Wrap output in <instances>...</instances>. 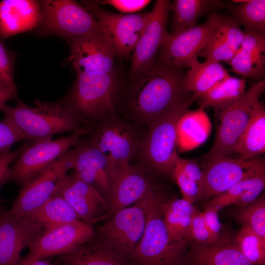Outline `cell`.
<instances>
[{
	"label": "cell",
	"mask_w": 265,
	"mask_h": 265,
	"mask_svg": "<svg viewBox=\"0 0 265 265\" xmlns=\"http://www.w3.org/2000/svg\"><path fill=\"white\" fill-rule=\"evenodd\" d=\"M15 106L4 105L0 110L5 120L20 132L24 139L32 143L52 139L53 135L74 132L87 126L79 120L60 100L34 101L28 106L19 98Z\"/></svg>",
	"instance_id": "cell-3"
},
{
	"label": "cell",
	"mask_w": 265,
	"mask_h": 265,
	"mask_svg": "<svg viewBox=\"0 0 265 265\" xmlns=\"http://www.w3.org/2000/svg\"><path fill=\"white\" fill-rule=\"evenodd\" d=\"M187 67L189 70L186 73L185 86L196 100L219 82L230 76L220 62L211 60H206L201 63L195 57L189 62Z\"/></svg>",
	"instance_id": "cell-27"
},
{
	"label": "cell",
	"mask_w": 265,
	"mask_h": 265,
	"mask_svg": "<svg viewBox=\"0 0 265 265\" xmlns=\"http://www.w3.org/2000/svg\"><path fill=\"white\" fill-rule=\"evenodd\" d=\"M81 140L73 149V173L107 198L110 186L109 163L103 154L88 139Z\"/></svg>",
	"instance_id": "cell-20"
},
{
	"label": "cell",
	"mask_w": 265,
	"mask_h": 265,
	"mask_svg": "<svg viewBox=\"0 0 265 265\" xmlns=\"http://www.w3.org/2000/svg\"><path fill=\"white\" fill-rule=\"evenodd\" d=\"M232 240L253 265H265V239L250 228L242 226Z\"/></svg>",
	"instance_id": "cell-34"
},
{
	"label": "cell",
	"mask_w": 265,
	"mask_h": 265,
	"mask_svg": "<svg viewBox=\"0 0 265 265\" xmlns=\"http://www.w3.org/2000/svg\"><path fill=\"white\" fill-rule=\"evenodd\" d=\"M74 164V151L70 149L23 186L9 212L19 217L29 215L55 194Z\"/></svg>",
	"instance_id": "cell-13"
},
{
	"label": "cell",
	"mask_w": 265,
	"mask_h": 265,
	"mask_svg": "<svg viewBox=\"0 0 265 265\" xmlns=\"http://www.w3.org/2000/svg\"><path fill=\"white\" fill-rule=\"evenodd\" d=\"M98 21L115 57L128 58L133 52L149 19L151 11L132 14L106 11L94 0L80 3Z\"/></svg>",
	"instance_id": "cell-11"
},
{
	"label": "cell",
	"mask_w": 265,
	"mask_h": 265,
	"mask_svg": "<svg viewBox=\"0 0 265 265\" xmlns=\"http://www.w3.org/2000/svg\"><path fill=\"white\" fill-rule=\"evenodd\" d=\"M40 12L39 1L35 0H3L0 1V38L35 29Z\"/></svg>",
	"instance_id": "cell-22"
},
{
	"label": "cell",
	"mask_w": 265,
	"mask_h": 265,
	"mask_svg": "<svg viewBox=\"0 0 265 265\" xmlns=\"http://www.w3.org/2000/svg\"><path fill=\"white\" fill-rule=\"evenodd\" d=\"M94 1L98 5L107 4L113 6L122 12L132 14L145 8L151 2V0H96Z\"/></svg>",
	"instance_id": "cell-41"
},
{
	"label": "cell",
	"mask_w": 265,
	"mask_h": 265,
	"mask_svg": "<svg viewBox=\"0 0 265 265\" xmlns=\"http://www.w3.org/2000/svg\"><path fill=\"white\" fill-rule=\"evenodd\" d=\"M24 140L15 127L4 119L0 120V153L10 151L14 144Z\"/></svg>",
	"instance_id": "cell-40"
},
{
	"label": "cell",
	"mask_w": 265,
	"mask_h": 265,
	"mask_svg": "<svg viewBox=\"0 0 265 265\" xmlns=\"http://www.w3.org/2000/svg\"><path fill=\"white\" fill-rule=\"evenodd\" d=\"M245 88L244 79L230 76L197 100L200 103V106L212 108L217 117L223 109L241 96Z\"/></svg>",
	"instance_id": "cell-31"
},
{
	"label": "cell",
	"mask_w": 265,
	"mask_h": 265,
	"mask_svg": "<svg viewBox=\"0 0 265 265\" xmlns=\"http://www.w3.org/2000/svg\"><path fill=\"white\" fill-rule=\"evenodd\" d=\"M55 194L62 196L80 219L86 223L91 225L106 217L108 210L107 199L73 173L67 174L62 180Z\"/></svg>",
	"instance_id": "cell-18"
},
{
	"label": "cell",
	"mask_w": 265,
	"mask_h": 265,
	"mask_svg": "<svg viewBox=\"0 0 265 265\" xmlns=\"http://www.w3.org/2000/svg\"><path fill=\"white\" fill-rule=\"evenodd\" d=\"M244 32L241 47L228 64L232 71L238 75L261 79L265 74V34Z\"/></svg>",
	"instance_id": "cell-23"
},
{
	"label": "cell",
	"mask_w": 265,
	"mask_h": 265,
	"mask_svg": "<svg viewBox=\"0 0 265 265\" xmlns=\"http://www.w3.org/2000/svg\"><path fill=\"white\" fill-rule=\"evenodd\" d=\"M58 258L64 265H130L127 255L95 236Z\"/></svg>",
	"instance_id": "cell-24"
},
{
	"label": "cell",
	"mask_w": 265,
	"mask_h": 265,
	"mask_svg": "<svg viewBox=\"0 0 265 265\" xmlns=\"http://www.w3.org/2000/svg\"><path fill=\"white\" fill-rule=\"evenodd\" d=\"M236 219L242 225L250 228L265 239V197L261 194L250 204L238 207Z\"/></svg>",
	"instance_id": "cell-35"
},
{
	"label": "cell",
	"mask_w": 265,
	"mask_h": 265,
	"mask_svg": "<svg viewBox=\"0 0 265 265\" xmlns=\"http://www.w3.org/2000/svg\"><path fill=\"white\" fill-rule=\"evenodd\" d=\"M40 36L55 35L65 39L105 35L98 21L80 3L73 0H39Z\"/></svg>",
	"instance_id": "cell-6"
},
{
	"label": "cell",
	"mask_w": 265,
	"mask_h": 265,
	"mask_svg": "<svg viewBox=\"0 0 265 265\" xmlns=\"http://www.w3.org/2000/svg\"><path fill=\"white\" fill-rule=\"evenodd\" d=\"M110 186L106 219L117 211L138 202L154 190L144 169L130 163L109 166Z\"/></svg>",
	"instance_id": "cell-15"
},
{
	"label": "cell",
	"mask_w": 265,
	"mask_h": 265,
	"mask_svg": "<svg viewBox=\"0 0 265 265\" xmlns=\"http://www.w3.org/2000/svg\"><path fill=\"white\" fill-rule=\"evenodd\" d=\"M26 144L14 151L0 153V187L6 182L10 165L13 163L24 151Z\"/></svg>",
	"instance_id": "cell-43"
},
{
	"label": "cell",
	"mask_w": 265,
	"mask_h": 265,
	"mask_svg": "<svg viewBox=\"0 0 265 265\" xmlns=\"http://www.w3.org/2000/svg\"><path fill=\"white\" fill-rule=\"evenodd\" d=\"M92 129L87 125L67 136L26 144L24 151L9 167L6 182L24 186L75 147L81 137L89 133Z\"/></svg>",
	"instance_id": "cell-8"
},
{
	"label": "cell",
	"mask_w": 265,
	"mask_h": 265,
	"mask_svg": "<svg viewBox=\"0 0 265 265\" xmlns=\"http://www.w3.org/2000/svg\"><path fill=\"white\" fill-rule=\"evenodd\" d=\"M231 17L245 28V31L265 33V0H246L240 4H224Z\"/></svg>",
	"instance_id": "cell-33"
},
{
	"label": "cell",
	"mask_w": 265,
	"mask_h": 265,
	"mask_svg": "<svg viewBox=\"0 0 265 265\" xmlns=\"http://www.w3.org/2000/svg\"><path fill=\"white\" fill-rule=\"evenodd\" d=\"M204 160L203 179L198 201L207 202L245 179L265 174L263 157L242 159L221 156Z\"/></svg>",
	"instance_id": "cell-9"
},
{
	"label": "cell",
	"mask_w": 265,
	"mask_h": 265,
	"mask_svg": "<svg viewBox=\"0 0 265 265\" xmlns=\"http://www.w3.org/2000/svg\"><path fill=\"white\" fill-rule=\"evenodd\" d=\"M186 73L157 54L148 68L125 83L119 107L126 118L148 127L192 96L185 86Z\"/></svg>",
	"instance_id": "cell-2"
},
{
	"label": "cell",
	"mask_w": 265,
	"mask_h": 265,
	"mask_svg": "<svg viewBox=\"0 0 265 265\" xmlns=\"http://www.w3.org/2000/svg\"><path fill=\"white\" fill-rule=\"evenodd\" d=\"M203 217L211 237L212 243L217 241L221 238V223L219 218L218 212L212 209H205Z\"/></svg>",
	"instance_id": "cell-42"
},
{
	"label": "cell",
	"mask_w": 265,
	"mask_h": 265,
	"mask_svg": "<svg viewBox=\"0 0 265 265\" xmlns=\"http://www.w3.org/2000/svg\"><path fill=\"white\" fill-rule=\"evenodd\" d=\"M96 236L91 225L79 220L45 229L28 246L27 255L19 265L60 256L87 242Z\"/></svg>",
	"instance_id": "cell-14"
},
{
	"label": "cell",
	"mask_w": 265,
	"mask_h": 265,
	"mask_svg": "<svg viewBox=\"0 0 265 265\" xmlns=\"http://www.w3.org/2000/svg\"><path fill=\"white\" fill-rule=\"evenodd\" d=\"M171 4L172 2L168 0L156 1L149 19L132 52L128 80L136 78L156 58L168 33L167 25Z\"/></svg>",
	"instance_id": "cell-16"
},
{
	"label": "cell",
	"mask_w": 265,
	"mask_h": 265,
	"mask_svg": "<svg viewBox=\"0 0 265 265\" xmlns=\"http://www.w3.org/2000/svg\"><path fill=\"white\" fill-rule=\"evenodd\" d=\"M138 127L118 114H112L97 123L87 139L103 154L110 166L126 164L138 153L143 137Z\"/></svg>",
	"instance_id": "cell-7"
},
{
	"label": "cell",
	"mask_w": 265,
	"mask_h": 265,
	"mask_svg": "<svg viewBox=\"0 0 265 265\" xmlns=\"http://www.w3.org/2000/svg\"><path fill=\"white\" fill-rule=\"evenodd\" d=\"M178 185L183 198L192 204L198 201L199 187L196 183L187 177L180 169L173 167L170 174Z\"/></svg>",
	"instance_id": "cell-37"
},
{
	"label": "cell",
	"mask_w": 265,
	"mask_h": 265,
	"mask_svg": "<svg viewBox=\"0 0 265 265\" xmlns=\"http://www.w3.org/2000/svg\"><path fill=\"white\" fill-rule=\"evenodd\" d=\"M265 187V174L245 179L206 202L205 209L219 212L230 206L244 207L258 198Z\"/></svg>",
	"instance_id": "cell-28"
},
{
	"label": "cell",
	"mask_w": 265,
	"mask_h": 265,
	"mask_svg": "<svg viewBox=\"0 0 265 265\" xmlns=\"http://www.w3.org/2000/svg\"><path fill=\"white\" fill-rule=\"evenodd\" d=\"M26 218L41 225L44 229L80 220L68 202L55 194Z\"/></svg>",
	"instance_id": "cell-32"
},
{
	"label": "cell",
	"mask_w": 265,
	"mask_h": 265,
	"mask_svg": "<svg viewBox=\"0 0 265 265\" xmlns=\"http://www.w3.org/2000/svg\"><path fill=\"white\" fill-rule=\"evenodd\" d=\"M244 37V32L236 20L219 14L209 41L198 56L228 63L240 48Z\"/></svg>",
	"instance_id": "cell-21"
},
{
	"label": "cell",
	"mask_w": 265,
	"mask_h": 265,
	"mask_svg": "<svg viewBox=\"0 0 265 265\" xmlns=\"http://www.w3.org/2000/svg\"><path fill=\"white\" fill-rule=\"evenodd\" d=\"M16 53L9 50L0 38V84L18 97L14 80V63Z\"/></svg>",
	"instance_id": "cell-36"
},
{
	"label": "cell",
	"mask_w": 265,
	"mask_h": 265,
	"mask_svg": "<svg viewBox=\"0 0 265 265\" xmlns=\"http://www.w3.org/2000/svg\"><path fill=\"white\" fill-rule=\"evenodd\" d=\"M173 167L180 169L187 177L196 183L200 189L203 179V171L196 161L184 159L177 154L174 159Z\"/></svg>",
	"instance_id": "cell-39"
},
{
	"label": "cell",
	"mask_w": 265,
	"mask_h": 265,
	"mask_svg": "<svg viewBox=\"0 0 265 265\" xmlns=\"http://www.w3.org/2000/svg\"><path fill=\"white\" fill-rule=\"evenodd\" d=\"M189 241L200 245L212 244L211 237L205 224L202 212L198 210L193 215L190 224L188 234Z\"/></svg>",
	"instance_id": "cell-38"
},
{
	"label": "cell",
	"mask_w": 265,
	"mask_h": 265,
	"mask_svg": "<svg viewBox=\"0 0 265 265\" xmlns=\"http://www.w3.org/2000/svg\"><path fill=\"white\" fill-rule=\"evenodd\" d=\"M161 214L170 236L173 240L188 242L191 219L198 210L186 200L172 198L160 202Z\"/></svg>",
	"instance_id": "cell-29"
},
{
	"label": "cell",
	"mask_w": 265,
	"mask_h": 265,
	"mask_svg": "<svg viewBox=\"0 0 265 265\" xmlns=\"http://www.w3.org/2000/svg\"><path fill=\"white\" fill-rule=\"evenodd\" d=\"M218 0H175L171 4L172 32L183 31L196 26L198 19L205 14L216 12L223 8Z\"/></svg>",
	"instance_id": "cell-30"
},
{
	"label": "cell",
	"mask_w": 265,
	"mask_h": 265,
	"mask_svg": "<svg viewBox=\"0 0 265 265\" xmlns=\"http://www.w3.org/2000/svg\"><path fill=\"white\" fill-rule=\"evenodd\" d=\"M161 200L154 190L148 195L146 222L140 240L128 257L130 265H184L186 242L172 239L163 220Z\"/></svg>",
	"instance_id": "cell-4"
},
{
	"label": "cell",
	"mask_w": 265,
	"mask_h": 265,
	"mask_svg": "<svg viewBox=\"0 0 265 265\" xmlns=\"http://www.w3.org/2000/svg\"><path fill=\"white\" fill-rule=\"evenodd\" d=\"M39 224L9 212L0 216V265H19L23 249L44 231Z\"/></svg>",
	"instance_id": "cell-19"
},
{
	"label": "cell",
	"mask_w": 265,
	"mask_h": 265,
	"mask_svg": "<svg viewBox=\"0 0 265 265\" xmlns=\"http://www.w3.org/2000/svg\"><path fill=\"white\" fill-rule=\"evenodd\" d=\"M149 193L132 206L107 218L96 232V238L129 257L145 229Z\"/></svg>",
	"instance_id": "cell-12"
},
{
	"label": "cell",
	"mask_w": 265,
	"mask_h": 265,
	"mask_svg": "<svg viewBox=\"0 0 265 265\" xmlns=\"http://www.w3.org/2000/svg\"><path fill=\"white\" fill-rule=\"evenodd\" d=\"M265 153V108L259 101L254 106L234 153L242 159L257 158Z\"/></svg>",
	"instance_id": "cell-26"
},
{
	"label": "cell",
	"mask_w": 265,
	"mask_h": 265,
	"mask_svg": "<svg viewBox=\"0 0 265 265\" xmlns=\"http://www.w3.org/2000/svg\"><path fill=\"white\" fill-rule=\"evenodd\" d=\"M186 262L190 265H253L232 240L221 238L212 244L193 243Z\"/></svg>",
	"instance_id": "cell-25"
},
{
	"label": "cell",
	"mask_w": 265,
	"mask_h": 265,
	"mask_svg": "<svg viewBox=\"0 0 265 265\" xmlns=\"http://www.w3.org/2000/svg\"><path fill=\"white\" fill-rule=\"evenodd\" d=\"M75 80L60 100L83 124L91 126L117 114L126 81L105 35L66 39Z\"/></svg>",
	"instance_id": "cell-1"
},
{
	"label": "cell",
	"mask_w": 265,
	"mask_h": 265,
	"mask_svg": "<svg viewBox=\"0 0 265 265\" xmlns=\"http://www.w3.org/2000/svg\"><path fill=\"white\" fill-rule=\"evenodd\" d=\"M13 99L17 100L18 98H16L11 91L0 84V110L8 100Z\"/></svg>",
	"instance_id": "cell-44"
},
{
	"label": "cell",
	"mask_w": 265,
	"mask_h": 265,
	"mask_svg": "<svg viewBox=\"0 0 265 265\" xmlns=\"http://www.w3.org/2000/svg\"><path fill=\"white\" fill-rule=\"evenodd\" d=\"M265 91V80L252 84L217 116L219 124L213 144L204 159L234 153L238 140L246 127L254 105Z\"/></svg>",
	"instance_id": "cell-10"
},
{
	"label": "cell",
	"mask_w": 265,
	"mask_h": 265,
	"mask_svg": "<svg viewBox=\"0 0 265 265\" xmlns=\"http://www.w3.org/2000/svg\"><path fill=\"white\" fill-rule=\"evenodd\" d=\"M219 13L210 14L203 24L177 32L168 33L160 53L175 67L184 68L205 48L217 23Z\"/></svg>",
	"instance_id": "cell-17"
},
{
	"label": "cell",
	"mask_w": 265,
	"mask_h": 265,
	"mask_svg": "<svg viewBox=\"0 0 265 265\" xmlns=\"http://www.w3.org/2000/svg\"><path fill=\"white\" fill-rule=\"evenodd\" d=\"M28 265H52L49 262L45 260H41L34 261Z\"/></svg>",
	"instance_id": "cell-45"
},
{
	"label": "cell",
	"mask_w": 265,
	"mask_h": 265,
	"mask_svg": "<svg viewBox=\"0 0 265 265\" xmlns=\"http://www.w3.org/2000/svg\"><path fill=\"white\" fill-rule=\"evenodd\" d=\"M196 100L192 95L147 127L137 154L143 168L170 176L178 154L179 121Z\"/></svg>",
	"instance_id": "cell-5"
}]
</instances>
